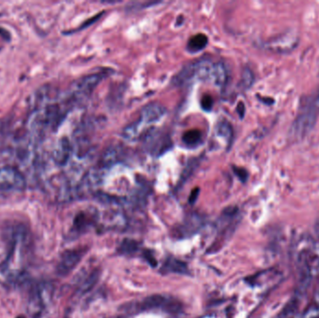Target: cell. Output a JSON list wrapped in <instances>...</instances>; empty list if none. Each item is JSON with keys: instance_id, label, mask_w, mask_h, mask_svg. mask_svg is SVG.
Instances as JSON below:
<instances>
[{"instance_id": "7c38bea8", "label": "cell", "mask_w": 319, "mask_h": 318, "mask_svg": "<svg viewBox=\"0 0 319 318\" xmlns=\"http://www.w3.org/2000/svg\"><path fill=\"white\" fill-rule=\"evenodd\" d=\"M208 38L204 34H197L191 37L188 41L187 49L188 51L192 53L194 52H201L204 50L208 45Z\"/></svg>"}, {"instance_id": "e0dca14e", "label": "cell", "mask_w": 319, "mask_h": 318, "mask_svg": "<svg viewBox=\"0 0 319 318\" xmlns=\"http://www.w3.org/2000/svg\"><path fill=\"white\" fill-rule=\"evenodd\" d=\"M165 267L167 268V270H170V271H175V272H182L184 273L187 271L186 269L185 264H183L182 262L180 261H178L176 259H173V260H170L168 261L166 264H165Z\"/></svg>"}, {"instance_id": "8992f818", "label": "cell", "mask_w": 319, "mask_h": 318, "mask_svg": "<svg viewBox=\"0 0 319 318\" xmlns=\"http://www.w3.org/2000/svg\"><path fill=\"white\" fill-rule=\"evenodd\" d=\"M26 188V178L14 166L0 168V193L21 192Z\"/></svg>"}, {"instance_id": "30bf717a", "label": "cell", "mask_w": 319, "mask_h": 318, "mask_svg": "<svg viewBox=\"0 0 319 318\" xmlns=\"http://www.w3.org/2000/svg\"><path fill=\"white\" fill-rule=\"evenodd\" d=\"M141 308L143 310L148 309H155V308H161L164 311L175 312L178 311L180 309V304L177 303L174 300H170L163 296H150L143 301L141 304Z\"/></svg>"}, {"instance_id": "ba28073f", "label": "cell", "mask_w": 319, "mask_h": 318, "mask_svg": "<svg viewBox=\"0 0 319 318\" xmlns=\"http://www.w3.org/2000/svg\"><path fill=\"white\" fill-rule=\"evenodd\" d=\"M298 42L297 34L292 31H288L262 42L261 46L271 52L285 53L291 52L297 46Z\"/></svg>"}, {"instance_id": "44dd1931", "label": "cell", "mask_w": 319, "mask_h": 318, "mask_svg": "<svg viewBox=\"0 0 319 318\" xmlns=\"http://www.w3.org/2000/svg\"><path fill=\"white\" fill-rule=\"evenodd\" d=\"M199 192H200V190H199L198 188H196V189L193 190V192H192V194H191V196H190V199H189V203H190V204H194L195 201L197 200L198 195H199Z\"/></svg>"}, {"instance_id": "9a60e30c", "label": "cell", "mask_w": 319, "mask_h": 318, "mask_svg": "<svg viewBox=\"0 0 319 318\" xmlns=\"http://www.w3.org/2000/svg\"><path fill=\"white\" fill-rule=\"evenodd\" d=\"M299 316V302L292 300L285 306L278 318H298Z\"/></svg>"}, {"instance_id": "7a4b0ae2", "label": "cell", "mask_w": 319, "mask_h": 318, "mask_svg": "<svg viewBox=\"0 0 319 318\" xmlns=\"http://www.w3.org/2000/svg\"><path fill=\"white\" fill-rule=\"evenodd\" d=\"M319 116V87L311 96L306 97L302 104L297 117L294 119L290 134L296 138H304L311 132Z\"/></svg>"}, {"instance_id": "8fae6325", "label": "cell", "mask_w": 319, "mask_h": 318, "mask_svg": "<svg viewBox=\"0 0 319 318\" xmlns=\"http://www.w3.org/2000/svg\"><path fill=\"white\" fill-rule=\"evenodd\" d=\"M82 252L79 250H67L65 252L60 259L57 273L61 275L69 274L82 259Z\"/></svg>"}, {"instance_id": "603a6c76", "label": "cell", "mask_w": 319, "mask_h": 318, "mask_svg": "<svg viewBox=\"0 0 319 318\" xmlns=\"http://www.w3.org/2000/svg\"><path fill=\"white\" fill-rule=\"evenodd\" d=\"M7 130V124L4 121H0V142L3 139L4 134L6 133Z\"/></svg>"}, {"instance_id": "ffe728a7", "label": "cell", "mask_w": 319, "mask_h": 318, "mask_svg": "<svg viewBox=\"0 0 319 318\" xmlns=\"http://www.w3.org/2000/svg\"><path fill=\"white\" fill-rule=\"evenodd\" d=\"M233 172L234 174L237 176L238 178L242 181V182H245L246 179L248 178V173L247 171L242 168V167H237V166H234L233 167Z\"/></svg>"}, {"instance_id": "7402d4cb", "label": "cell", "mask_w": 319, "mask_h": 318, "mask_svg": "<svg viewBox=\"0 0 319 318\" xmlns=\"http://www.w3.org/2000/svg\"><path fill=\"white\" fill-rule=\"evenodd\" d=\"M237 112H238V114H239V116H240V118H244V116H245V105H244V103H242V102H240V103L238 104Z\"/></svg>"}, {"instance_id": "3957f363", "label": "cell", "mask_w": 319, "mask_h": 318, "mask_svg": "<svg viewBox=\"0 0 319 318\" xmlns=\"http://www.w3.org/2000/svg\"><path fill=\"white\" fill-rule=\"evenodd\" d=\"M166 108L159 104H149L141 111L139 118L127 125L122 131V137L126 140L134 141L148 133L149 126L159 122L166 114Z\"/></svg>"}, {"instance_id": "ac0fdd59", "label": "cell", "mask_w": 319, "mask_h": 318, "mask_svg": "<svg viewBox=\"0 0 319 318\" xmlns=\"http://www.w3.org/2000/svg\"><path fill=\"white\" fill-rule=\"evenodd\" d=\"M253 81H254V77H253L252 72L250 71V69L245 68L242 75V86L246 89L249 88L252 85Z\"/></svg>"}, {"instance_id": "2e32d148", "label": "cell", "mask_w": 319, "mask_h": 318, "mask_svg": "<svg viewBox=\"0 0 319 318\" xmlns=\"http://www.w3.org/2000/svg\"><path fill=\"white\" fill-rule=\"evenodd\" d=\"M301 318H319V304L310 305L306 308Z\"/></svg>"}, {"instance_id": "d6986e66", "label": "cell", "mask_w": 319, "mask_h": 318, "mask_svg": "<svg viewBox=\"0 0 319 318\" xmlns=\"http://www.w3.org/2000/svg\"><path fill=\"white\" fill-rule=\"evenodd\" d=\"M202 108L207 112H210L213 107V99L210 96H205L201 100Z\"/></svg>"}, {"instance_id": "5b68a950", "label": "cell", "mask_w": 319, "mask_h": 318, "mask_svg": "<svg viewBox=\"0 0 319 318\" xmlns=\"http://www.w3.org/2000/svg\"><path fill=\"white\" fill-rule=\"evenodd\" d=\"M106 76V73L99 72L97 74L83 77L82 79L76 81L70 86L67 92V96L71 99L73 104L79 103L80 101H82L86 97H89L93 91L97 88V85L104 80Z\"/></svg>"}, {"instance_id": "4fadbf2b", "label": "cell", "mask_w": 319, "mask_h": 318, "mask_svg": "<svg viewBox=\"0 0 319 318\" xmlns=\"http://www.w3.org/2000/svg\"><path fill=\"white\" fill-rule=\"evenodd\" d=\"M215 133L219 137L226 141V143H228L229 145L231 144V141L233 138V131L228 121H219L215 127Z\"/></svg>"}, {"instance_id": "5bb4252c", "label": "cell", "mask_w": 319, "mask_h": 318, "mask_svg": "<svg viewBox=\"0 0 319 318\" xmlns=\"http://www.w3.org/2000/svg\"><path fill=\"white\" fill-rule=\"evenodd\" d=\"M202 135L203 134H202V132H201L200 130L192 129V130H189V131H187V132L183 133L182 141L187 146L193 147V146H196L199 142H201Z\"/></svg>"}, {"instance_id": "6da1fadb", "label": "cell", "mask_w": 319, "mask_h": 318, "mask_svg": "<svg viewBox=\"0 0 319 318\" xmlns=\"http://www.w3.org/2000/svg\"><path fill=\"white\" fill-rule=\"evenodd\" d=\"M227 69L222 63L210 60H201L183 67L175 76L172 83L175 86H184L194 80L210 82L217 87H223L227 82Z\"/></svg>"}, {"instance_id": "cb8c5ba5", "label": "cell", "mask_w": 319, "mask_h": 318, "mask_svg": "<svg viewBox=\"0 0 319 318\" xmlns=\"http://www.w3.org/2000/svg\"><path fill=\"white\" fill-rule=\"evenodd\" d=\"M22 318V317H20V318Z\"/></svg>"}, {"instance_id": "52a82bcc", "label": "cell", "mask_w": 319, "mask_h": 318, "mask_svg": "<svg viewBox=\"0 0 319 318\" xmlns=\"http://www.w3.org/2000/svg\"><path fill=\"white\" fill-rule=\"evenodd\" d=\"M51 294V287L48 284H38L33 288L28 300V313L31 317L38 318L42 315Z\"/></svg>"}, {"instance_id": "9c48e42d", "label": "cell", "mask_w": 319, "mask_h": 318, "mask_svg": "<svg viewBox=\"0 0 319 318\" xmlns=\"http://www.w3.org/2000/svg\"><path fill=\"white\" fill-rule=\"evenodd\" d=\"M75 155L74 145L67 137L61 138L52 150V161L58 166H65Z\"/></svg>"}, {"instance_id": "277c9868", "label": "cell", "mask_w": 319, "mask_h": 318, "mask_svg": "<svg viewBox=\"0 0 319 318\" xmlns=\"http://www.w3.org/2000/svg\"><path fill=\"white\" fill-rule=\"evenodd\" d=\"M25 229L20 227L16 229L12 236L11 247L7 259L1 266V271L9 279H17L22 276V265L24 255V244L26 242Z\"/></svg>"}]
</instances>
